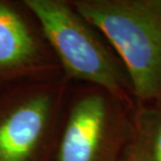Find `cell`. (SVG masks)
Here are the masks:
<instances>
[{
    "label": "cell",
    "mask_w": 161,
    "mask_h": 161,
    "mask_svg": "<svg viewBox=\"0 0 161 161\" xmlns=\"http://www.w3.org/2000/svg\"><path fill=\"white\" fill-rule=\"evenodd\" d=\"M108 42L138 99L161 103V0H72Z\"/></svg>",
    "instance_id": "obj_1"
},
{
    "label": "cell",
    "mask_w": 161,
    "mask_h": 161,
    "mask_svg": "<svg viewBox=\"0 0 161 161\" xmlns=\"http://www.w3.org/2000/svg\"><path fill=\"white\" fill-rule=\"evenodd\" d=\"M39 22L68 82L103 89L122 103L132 88L121 62L68 0H23Z\"/></svg>",
    "instance_id": "obj_2"
},
{
    "label": "cell",
    "mask_w": 161,
    "mask_h": 161,
    "mask_svg": "<svg viewBox=\"0 0 161 161\" xmlns=\"http://www.w3.org/2000/svg\"><path fill=\"white\" fill-rule=\"evenodd\" d=\"M68 89L63 75L0 87V161H49Z\"/></svg>",
    "instance_id": "obj_3"
},
{
    "label": "cell",
    "mask_w": 161,
    "mask_h": 161,
    "mask_svg": "<svg viewBox=\"0 0 161 161\" xmlns=\"http://www.w3.org/2000/svg\"><path fill=\"white\" fill-rule=\"evenodd\" d=\"M124 105L96 87L69 88L49 161H116L130 128Z\"/></svg>",
    "instance_id": "obj_4"
},
{
    "label": "cell",
    "mask_w": 161,
    "mask_h": 161,
    "mask_svg": "<svg viewBox=\"0 0 161 161\" xmlns=\"http://www.w3.org/2000/svg\"><path fill=\"white\" fill-rule=\"evenodd\" d=\"M61 75L39 22L23 0H0V87Z\"/></svg>",
    "instance_id": "obj_5"
},
{
    "label": "cell",
    "mask_w": 161,
    "mask_h": 161,
    "mask_svg": "<svg viewBox=\"0 0 161 161\" xmlns=\"http://www.w3.org/2000/svg\"><path fill=\"white\" fill-rule=\"evenodd\" d=\"M116 161H161V106L137 112Z\"/></svg>",
    "instance_id": "obj_6"
}]
</instances>
